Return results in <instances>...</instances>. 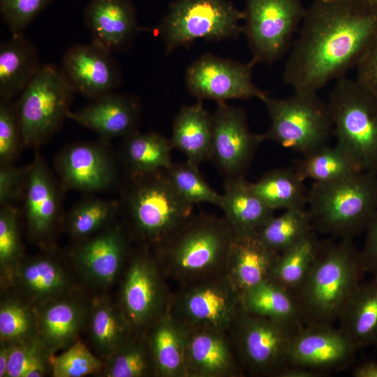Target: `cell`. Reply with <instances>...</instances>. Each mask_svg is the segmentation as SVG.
Returning <instances> with one entry per match:
<instances>
[{
    "instance_id": "6da1fadb",
    "label": "cell",
    "mask_w": 377,
    "mask_h": 377,
    "mask_svg": "<svg viewBox=\"0 0 377 377\" xmlns=\"http://www.w3.org/2000/svg\"><path fill=\"white\" fill-rule=\"evenodd\" d=\"M376 35L377 6L367 1L313 0L288 53L284 82L318 93L355 67Z\"/></svg>"
},
{
    "instance_id": "7a4b0ae2",
    "label": "cell",
    "mask_w": 377,
    "mask_h": 377,
    "mask_svg": "<svg viewBox=\"0 0 377 377\" xmlns=\"http://www.w3.org/2000/svg\"><path fill=\"white\" fill-rule=\"evenodd\" d=\"M234 237L224 217L201 213L151 250L167 280L180 286L224 274Z\"/></svg>"
},
{
    "instance_id": "3957f363",
    "label": "cell",
    "mask_w": 377,
    "mask_h": 377,
    "mask_svg": "<svg viewBox=\"0 0 377 377\" xmlns=\"http://www.w3.org/2000/svg\"><path fill=\"white\" fill-rule=\"evenodd\" d=\"M365 273L352 239L321 244L307 276L294 292L304 325H334Z\"/></svg>"
},
{
    "instance_id": "277c9868",
    "label": "cell",
    "mask_w": 377,
    "mask_h": 377,
    "mask_svg": "<svg viewBox=\"0 0 377 377\" xmlns=\"http://www.w3.org/2000/svg\"><path fill=\"white\" fill-rule=\"evenodd\" d=\"M307 212L313 230L353 238L365 230L377 207V173L360 170L327 182H313Z\"/></svg>"
},
{
    "instance_id": "5b68a950",
    "label": "cell",
    "mask_w": 377,
    "mask_h": 377,
    "mask_svg": "<svg viewBox=\"0 0 377 377\" xmlns=\"http://www.w3.org/2000/svg\"><path fill=\"white\" fill-rule=\"evenodd\" d=\"M130 177L124 198L129 235L140 247L151 249L193 215V205L175 191L165 170Z\"/></svg>"
},
{
    "instance_id": "8992f818",
    "label": "cell",
    "mask_w": 377,
    "mask_h": 377,
    "mask_svg": "<svg viewBox=\"0 0 377 377\" xmlns=\"http://www.w3.org/2000/svg\"><path fill=\"white\" fill-rule=\"evenodd\" d=\"M327 102L336 145L360 170L377 173V96L344 76L335 81Z\"/></svg>"
},
{
    "instance_id": "52a82bcc",
    "label": "cell",
    "mask_w": 377,
    "mask_h": 377,
    "mask_svg": "<svg viewBox=\"0 0 377 377\" xmlns=\"http://www.w3.org/2000/svg\"><path fill=\"white\" fill-rule=\"evenodd\" d=\"M270 126L262 134L284 148L306 155L327 144L333 131L327 102L318 93L293 91L285 98L267 96L263 101Z\"/></svg>"
},
{
    "instance_id": "ba28073f",
    "label": "cell",
    "mask_w": 377,
    "mask_h": 377,
    "mask_svg": "<svg viewBox=\"0 0 377 377\" xmlns=\"http://www.w3.org/2000/svg\"><path fill=\"white\" fill-rule=\"evenodd\" d=\"M75 91L60 67L43 64L16 100L24 147H38L61 126Z\"/></svg>"
},
{
    "instance_id": "9c48e42d",
    "label": "cell",
    "mask_w": 377,
    "mask_h": 377,
    "mask_svg": "<svg viewBox=\"0 0 377 377\" xmlns=\"http://www.w3.org/2000/svg\"><path fill=\"white\" fill-rule=\"evenodd\" d=\"M244 12L229 0H175L161 20L158 33L165 54L198 39L219 41L238 36Z\"/></svg>"
},
{
    "instance_id": "30bf717a",
    "label": "cell",
    "mask_w": 377,
    "mask_h": 377,
    "mask_svg": "<svg viewBox=\"0 0 377 377\" xmlns=\"http://www.w3.org/2000/svg\"><path fill=\"white\" fill-rule=\"evenodd\" d=\"M299 328L242 308L228 332L245 374L276 377L288 364L290 343Z\"/></svg>"
},
{
    "instance_id": "8fae6325",
    "label": "cell",
    "mask_w": 377,
    "mask_h": 377,
    "mask_svg": "<svg viewBox=\"0 0 377 377\" xmlns=\"http://www.w3.org/2000/svg\"><path fill=\"white\" fill-rule=\"evenodd\" d=\"M172 294L151 250L140 246L131 251L117 302L135 334H142L168 309Z\"/></svg>"
},
{
    "instance_id": "7c38bea8",
    "label": "cell",
    "mask_w": 377,
    "mask_h": 377,
    "mask_svg": "<svg viewBox=\"0 0 377 377\" xmlns=\"http://www.w3.org/2000/svg\"><path fill=\"white\" fill-rule=\"evenodd\" d=\"M305 10L302 0H246L243 31L253 65L271 64L288 53Z\"/></svg>"
},
{
    "instance_id": "4fadbf2b",
    "label": "cell",
    "mask_w": 377,
    "mask_h": 377,
    "mask_svg": "<svg viewBox=\"0 0 377 377\" xmlns=\"http://www.w3.org/2000/svg\"><path fill=\"white\" fill-rule=\"evenodd\" d=\"M242 309L241 297L225 274L179 286L168 308L183 327L225 331Z\"/></svg>"
},
{
    "instance_id": "5bb4252c",
    "label": "cell",
    "mask_w": 377,
    "mask_h": 377,
    "mask_svg": "<svg viewBox=\"0 0 377 377\" xmlns=\"http://www.w3.org/2000/svg\"><path fill=\"white\" fill-rule=\"evenodd\" d=\"M253 66L251 61L243 64L204 54L188 68L186 87L198 101L210 99L219 103L256 98L263 101L267 95L253 82Z\"/></svg>"
},
{
    "instance_id": "9a60e30c",
    "label": "cell",
    "mask_w": 377,
    "mask_h": 377,
    "mask_svg": "<svg viewBox=\"0 0 377 377\" xmlns=\"http://www.w3.org/2000/svg\"><path fill=\"white\" fill-rule=\"evenodd\" d=\"M213 115V131L209 159L225 179L244 177L262 134L252 133L245 111L240 108L217 103Z\"/></svg>"
},
{
    "instance_id": "2e32d148",
    "label": "cell",
    "mask_w": 377,
    "mask_h": 377,
    "mask_svg": "<svg viewBox=\"0 0 377 377\" xmlns=\"http://www.w3.org/2000/svg\"><path fill=\"white\" fill-rule=\"evenodd\" d=\"M127 234L113 222L81 241L71 252L73 266L82 280L105 288L122 274L131 253Z\"/></svg>"
},
{
    "instance_id": "e0dca14e",
    "label": "cell",
    "mask_w": 377,
    "mask_h": 377,
    "mask_svg": "<svg viewBox=\"0 0 377 377\" xmlns=\"http://www.w3.org/2000/svg\"><path fill=\"white\" fill-rule=\"evenodd\" d=\"M358 348L334 325H304L293 334L288 364L327 373L348 367Z\"/></svg>"
},
{
    "instance_id": "ac0fdd59",
    "label": "cell",
    "mask_w": 377,
    "mask_h": 377,
    "mask_svg": "<svg viewBox=\"0 0 377 377\" xmlns=\"http://www.w3.org/2000/svg\"><path fill=\"white\" fill-rule=\"evenodd\" d=\"M55 168L63 189L83 192L103 191L117 177L115 161L101 143L81 142L61 151Z\"/></svg>"
},
{
    "instance_id": "d6986e66",
    "label": "cell",
    "mask_w": 377,
    "mask_h": 377,
    "mask_svg": "<svg viewBox=\"0 0 377 377\" xmlns=\"http://www.w3.org/2000/svg\"><path fill=\"white\" fill-rule=\"evenodd\" d=\"M60 68L75 92L91 100L114 92L122 81L112 54L92 42L69 47Z\"/></svg>"
},
{
    "instance_id": "ffe728a7",
    "label": "cell",
    "mask_w": 377,
    "mask_h": 377,
    "mask_svg": "<svg viewBox=\"0 0 377 377\" xmlns=\"http://www.w3.org/2000/svg\"><path fill=\"white\" fill-rule=\"evenodd\" d=\"M61 188L43 158L36 154L29 165L22 197L27 231L37 243L45 244L55 232L60 216Z\"/></svg>"
},
{
    "instance_id": "44dd1931",
    "label": "cell",
    "mask_w": 377,
    "mask_h": 377,
    "mask_svg": "<svg viewBox=\"0 0 377 377\" xmlns=\"http://www.w3.org/2000/svg\"><path fill=\"white\" fill-rule=\"evenodd\" d=\"M183 327L186 377L245 375L228 331L205 327Z\"/></svg>"
},
{
    "instance_id": "7402d4cb",
    "label": "cell",
    "mask_w": 377,
    "mask_h": 377,
    "mask_svg": "<svg viewBox=\"0 0 377 377\" xmlns=\"http://www.w3.org/2000/svg\"><path fill=\"white\" fill-rule=\"evenodd\" d=\"M91 300L77 290L36 306L38 337L51 354L63 351L86 330Z\"/></svg>"
},
{
    "instance_id": "603a6c76",
    "label": "cell",
    "mask_w": 377,
    "mask_h": 377,
    "mask_svg": "<svg viewBox=\"0 0 377 377\" xmlns=\"http://www.w3.org/2000/svg\"><path fill=\"white\" fill-rule=\"evenodd\" d=\"M8 286L35 306L76 290L64 264L47 254L24 257L13 271Z\"/></svg>"
},
{
    "instance_id": "cb8c5ba5",
    "label": "cell",
    "mask_w": 377,
    "mask_h": 377,
    "mask_svg": "<svg viewBox=\"0 0 377 377\" xmlns=\"http://www.w3.org/2000/svg\"><path fill=\"white\" fill-rule=\"evenodd\" d=\"M84 20L91 42L111 54L126 51L142 30L129 0H90Z\"/></svg>"
},
{
    "instance_id": "d4e9b609",
    "label": "cell",
    "mask_w": 377,
    "mask_h": 377,
    "mask_svg": "<svg viewBox=\"0 0 377 377\" xmlns=\"http://www.w3.org/2000/svg\"><path fill=\"white\" fill-rule=\"evenodd\" d=\"M140 103L137 98L114 92L70 111L68 118L93 131L103 140L124 138L138 131Z\"/></svg>"
},
{
    "instance_id": "484cf974",
    "label": "cell",
    "mask_w": 377,
    "mask_h": 377,
    "mask_svg": "<svg viewBox=\"0 0 377 377\" xmlns=\"http://www.w3.org/2000/svg\"><path fill=\"white\" fill-rule=\"evenodd\" d=\"M279 253L257 235H235L225 275L239 294L269 279Z\"/></svg>"
},
{
    "instance_id": "4316f807",
    "label": "cell",
    "mask_w": 377,
    "mask_h": 377,
    "mask_svg": "<svg viewBox=\"0 0 377 377\" xmlns=\"http://www.w3.org/2000/svg\"><path fill=\"white\" fill-rule=\"evenodd\" d=\"M220 208L235 235H256L274 215L244 177L226 179Z\"/></svg>"
},
{
    "instance_id": "83f0119b",
    "label": "cell",
    "mask_w": 377,
    "mask_h": 377,
    "mask_svg": "<svg viewBox=\"0 0 377 377\" xmlns=\"http://www.w3.org/2000/svg\"><path fill=\"white\" fill-rule=\"evenodd\" d=\"M143 334L153 357L156 377H186L184 327L169 310Z\"/></svg>"
},
{
    "instance_id": "f1b7e54d",
    "label": "cell",
    "mask_w": 377,
    "mask_h": 377,
    "mask_svg": "<svg viewBox=\"0 0 377 377\" xmlns=\"http://www.w3.org/2000/svg\"><path fill=\"white\" fill-rule=\"evenodd\" d=\"M42 65L34 43L24 34H11L0 45V98L20 96Z\"/></svg>"
},
{
    "instance_id": "f546056e",
    "label": "cell",
    "mask_w": 377,
    "mask_h": 377,
    "mask_svg": "<svg viewBox=\"0 0 377 377\" xmlns=\"http://www.w3.org/2000/svg\"><path fill=\"white\" fill-rule=\"evenodd\" d=\"M86 330L91 345L102 360L136 334L118 303L105 295L91 299Z\"/></svg>"
},
{
    "instance_id": "4dcf8cb0",
    "label": "cell",
    "mask_w": 377,
    "mask_h": 377,
    "mask_svg": "<svg viewBox=\"0 0 377 377\" xmlns=\"http://www.w3.org/2000/svg\"><path fill=\"white\" fill-rule=\"evenodd\" d=\"M337 322L358 349L377 345V275L360 283Z\"/></svg>"
},
{
    "instance_id": "1f68e13d",
    "label": "cell",
    "mask_w": 377,
    "mask_h": 377,
    "mask_svg": "<svg viewBox=\"0 0 377 377\" xmlns=\"http://www.w3.org/2000/svg\"><path fill=\"white\" fill-rule=\"evenodd\" d=\"M213 131V115L203 107L202 101L182 107L172 126L170 140L186 157V161L198 165L209 159Z\"/></svg>"
},
{
    "instance_id": "d6a6232c",
    "label": "cell",
    "mask_w": 377,
    "mask_h": 377,
    "mask_svg": "<svg viewBox=\"0 0 377 377\" xmlns=\"http://www.w3.org/2000/svg\"><path fill=\"white\" fill-rule=\"evenodd\" d=\"M243 309L292 326L304 325L295 293L267 279L246 290L241 296Z\"/></svg>"
},
{
    "instance_id": "836d02e7",
    "label": "cell",
    "mask_w": 377,
    "mask_h": 377,
    "mask_svg": "<svg viewBox=\"0 0 377 377\" xmlns=\"http://www.w3.org/2000/svg\"><path fill=\"white\" fill-rule=\"evenodd\" d=\"M170 141L160 133L136 131L124 138L121 156L130 175L167 170L172 164Z\"/></svg>"
},
{
    "instance_id": "e575fe53",
    "label": "cell",
    "mask_w": 377,
    "mask_h": 377,
    "mask_svg": "<svg viewBox=\"0 0 377 377\" xmlns=\"http://www.w3.org/2000/svg\"><path fill=\"white\" fill-rule=\"evenodd\" d=\"M304 182L292 167L272 170L251 185L266 205L274 212L305 209L308 191Z\"/></svg>"
},
{
    "instance_id": "d590c367",
    "label": "cell",
    "mask_w": 377,
    "mask_h": 377,
    "mask_svg": "<svg viewBox=\"0 0 377 377\" xmlns=\"http://www.w3.org/2000/svg\"><path fill=\"white\" fill-rule=\"evenodd\" d=\"M293 168L304 181L327 182L360 171L350 156L337 145H325L302 156Z\"/></svg>"
},
{
    "instance_id": "8d00e7d4",
    "label": "cell",
    "mask_w": 377,
    "mask_h": 377,
    "mask_svg": "<svg viewBox=\"0 0 377 377\" xmlns=\"http://www.w3.org/2000/svg\"><path fill=\"white\" fill-rule=\"evenodd\" d=\"M320 244L314 231L311 232L279 255L269 279L295 292L307 276Z\"/></svg>"
},
{
    "instance_id": "74e56055",
    "label": "cell",
    "mask_w": 377,
    "mask_h": 377,
    "mask_svg": "<svg viewBox=\"0 0 377 377\" xmlns=\"http://www.w3.org/2000/svg\"><path fill=\"white\" fill-rule=\"evenodd\" d=\"M37 337L36 306L13 291L4 293L0 303V342L13 346Z\"/></svg>"
},
{
    "instance_id": "f35d334b",
    "label": "cell",
    "mask_w": 377,
    "mask_h": 377,
    "mask_svg": "<svg viewBox=\"0 0 377 377\" xmlns=\"http://www.w3.org/2000/svg\"><path fill=\"white\" fill-rule=\"evenodd\" d=\"M98 376L104 377H156L153 357L142 334H134L113 353L103 360Z\"/></svg>"
},
{
    "instance_id": "ab89813d",
    "label": "cell",
    "mask_w": 377,
    "mask_h": 377,
    "mask_svg": "<svg viewBox=\"0 0 377 377\" xmlns=\"http://www.w3.org/2000/svg\"><path fill=\"white\" fill-rule=\"evenodd\" d=\"M313 231L307 210L291 209L274 214L256 235L269 249L280 254Z\"/></svg>"
},
{
    "instance_id": "60d3db41",
    "label": "cell",
    "mask_w": 377,
    "mask_h": 377,
    "mask_svg": "<svg viewBox=\"0 0 377 377\" xmlns=\"http://www.w3.org/2000/svg\"><path fill=\"white\" fill-rule=\"evenodd\" d=\"M118 211L119 207L114 202L87 198L69 212L66 217L68 232L73 238L84 240L113 222Z\"/></svg>"
},
{
    "instance_id": "b9f144b4",
    "label": "cell",
    "mask_w": 377,
    "mask_h": 377,
    "mask_svg": "<svg viewBox=\"0 0 377 377\" xmlns=\"http://www.w3.org/2000/svg\"><path fill=\"white\" fill-rule=\"evenodd\" d=\"M167 177L179 195L186 202H207L220 207L221 194L215 191L206 182L199 166L188 161L173 163L165 170Z\"/></svg>"
},
{
    "instance_id": "7bdbcfd3",
    "label": "cell",
    "mask_w": 377,
    "mask_h": 377,
    "mask_svg": "<svg viewBox=\"0 0 377 377\" xmlns=\"http://www.w3.org/2000/svg\"><path fill=\"white\" fill-rule=\"evenodd\" d=\"M53 355L38 337L24 343L13 345L6 377H43L52 374Z\"/></svg>"
},
{
    "instance_id": "ee69618b",
    "label": "cell",
    "mask_w": 377,
    "mask_h": 377,
    "mask_svg": "<svg viewBox=\"0 0 377 377\" xmlns=\"http://www.w3.org/2000/svg\"><path fill=\"white\" fill-rule=\"evenodd\" d=\"M24 249L18 225V210L12 204L0 210L1 284L6 287L13 271L24 258Z\"/></svg>"
},
{
    "instance_id": "f6af8a7d",
    "label": "cell",
    "mask_w": 377,
    "mask_h": 377,
    "mask_svg": "<svg viewBox=\"0 0 377 377\" xmlns=\"http://www.w3.org/2000/svg\"><path fill=\"white\" fill-rule=\"evenodd\" d=\"M51 365L54 377L98 376L103 367V360L78 340L60 354L54 355Z\"/></svg>"
},
{
    "instance_id": "bcb514c9",
    "label": "cell",
    "mask_w": 377,
    "mask_h": 377,
    "mask_svg": "<svg viewBox=\"0 0 377 377\" xmlns=\"http://www.w3.org/2000/svg\"><path fill=\"white\" fill-rule=\"evenodd\" d=\"M24 146L16 101L0 98V163H12Z\"/></svg>"
},
{
    "instance_id": "7dc6e473",
    "label": "cell",
    "mask_w": 377,
    "mask_h": 377,
    "mask_svg": "<svg viewBox=\"0 0 377 377\" xmlns=\"http://www.w3.org/2000/svg\"><path fill=\"white\" fill-rule=\"evenodd\" d=\"M54 1L0 0V14L11 34H22L34 18Z\"/></svg>"
},
{
    "instance_id": "c3c4849f",
    "label": "cell",
    "mask_w": 377,
    "mask_h": 377,
    "mask_svg": "<svg viewBox=\"0 0 377 377\" xmlns=\"http://www.w3.org/2000/svg\"><path fill=\"white\" fill-rule=\"evenodd\" d=\"M29 172V165L20 168L12 163L0 167V205H10L22 196Z\"/></svg>"
},
{
    "instance_id": "681fc988",
    "label": "cell",
    "mask_w": 377,
    "mask_h": 377,
    "mask_svg": "<svg viewBox=\"0 0 377 377\" xmlns=\"http://www.w3.org/2000/svg\"><path fill=\"white\" fill-rule=\"evenodd\" d=\"M355 68V79L377 96V35Z\"/></svg>"
},
{
    "instance_id": "f907efd6",
    "label": "cell",
    "mask_w": 377,
    "mask_h": 377,
    "mask_svg": "<svg viewBox=\"0 0 377 377\" xmlns=\"http://www.w3.org/2000/svg\"><path fill=\"white\" fill-rule=\"evenodd\" d=\"M363 249L360 251L366 273L377 275V207L367 227Z\"/></svg>"
},
{
    "instance_id": "816d5d0a",
    "label": "cell",
    "mask_w": 377,
    "mask_h": 377,
    "mask_svg": "<svg viewBox=\"0 0 377 377\" xmlns=\"http://www.w3.org/2000/svg\"><path fill=\"white\" fill-rule=\"evenodd\" d=\"M326 374L323 371L288 364L279 371L276 377H320Z\"/></svg>"
},
{
    "instance_id": "f5cc1de1",
    "label": "cell",
    "mask_w": 377,
    "mask_h": 377,
    "mask_svg": "<svg viewBox=\"0 0 377 377\" xmlns=\"http://www.w3.org/2000/svg\"><path fill=\"white\" fill-rule=\"evenodd\" d=\"M352 374L355 377H377V362H362L354 368Z\"/></svg>"
},
{
    "instance_id": "db71d44e",
    "label": "cell",
    "mask_w": 377,
    "mask_h": 377,
    "mask_svg": "<svg viewBox=\"0 0 377 377\" xmlns=\"http://www.w3.org/2000/svg\"><path fill=\"white\" fill-rule=\"evenodd\" d=\"M11 346L0 342V377H6Z\"/></svg>"
},
{
    "instance_id": "11a10c76",
    "label": "cell",
    "mask_w": 377,
    "mask_h": 377,
    "mask_svg": "<svg viewBox=\"0 0 377 377\" xmlns=\"http://www.w3.org/2000/svg\"><path fill=\"white\" fill-rule=\"evenodd\" d=\"M368 2H369L370 3L377 6V0H366Z\"/></svg>"
}]
</instances>
